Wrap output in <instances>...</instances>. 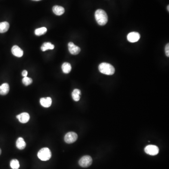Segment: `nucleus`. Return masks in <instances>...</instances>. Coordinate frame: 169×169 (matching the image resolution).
Returning a JSON list of instances; mask_svg holds the SVG:
<instances>
[{
	"label": "nucleus",
	"instance_id": "nucleus-1",
	"mask_svg": "<svg viewBox=\"0 0 169 169\" xmlns=\"http://www.w3.org/2000/svg\"><path fill=\"white\" fill-rule=\"evenodd\" d=\"M95 18L97 23L100 25H104L108 21V17L104 10L99 9L95 12Z\"/></svg>",
	"mask_w": 169,
	"mask_h": 169
},
{
	"label": "nucleus",
	"instance_id": "nucleus-2",
	"mask_svg": "<svg viewBox=\"0 0 169 169\" xmlns=\"http://www.w3.org/2000/svg\"><path fill=\"white\" fill-rule=\"evenodd\" d=\"M99 70L100 72L107 75H112L115 71L114 67L112 65L106 63H102L99 66Z\"/></svg>",
	"mask_w": 169,
	"mask_h": 169
},
{
	"label": "nucleus",
	"instance_id": "nucleus-3",
	"mask_svg": "<svg viewBox=\"0 0 169 169\" xmlns=\"http://www.w3.org/2000/svg\"><path fill=\"white\" fill-rule=\"evenodd\" d=\"M51 151L47 148H42L38 153V158L43 161L49 160L51 158Z\"/></svg>",
	"mask_w": 169,
	"mask_h": 169
},
{
	"label": "nucleus",
	"instance_id": "nucleus-4",
	"mask_svg": "<svg viewBox=\"0 0 169 169\" xmlns=\"http://www.w3.org/2000/svg\"><path fill=\"white\" fill-rule=\"evenodd\" d=\"M92 162H93V160L90 156L84 155L80 159L78 164H79V165L82 167L87 168L91 166Z\"/></svg>",
	"mask_w": 169,
	"mask_h": 169
},
{
	"label": "nucleus",
	"instance_id": "nucleus-5",
	"mask_svg": "<svg viewBox=\"0 0 169 169\" xmlns=\"http://www.w3.org/2000/svg\"><path fill=\"white\" fill-rule=\"evenodd\" d=\"M77 139V134L73 132H69L65 136V141L68 144L74 143Z\"/></svg>",
	"mask_w": 169,
	"mask_h": 169
},
{
	"label": "nucleus",
	"instance_id": "nucleus-6",
	"mask_svg": "<svg viewBox=\"0 0 169 169\" xmlns=\"http://www.w3.org/2000/svg\"><path fill=\"white\" fill-rule=\"evenodd\" d=\"M144 150L147 154L150 155H155L158 154L159 149L157 146L149 145L145 147Z\"/></svg>",
	"mask_w": 169,
	"mask_h": 169
},
{
	"label": "nucleus",
	"instance_id": "nucleus-7",
	"mask_svg": "<svg viewBox=\"0 0 169 169\" xmlns=\"http://www.w3.org/2000/svg\"><path fill=\"white\" fill-rule=\"evenodd\" d=\"M141 35L137 32H131L127 35V40L132 43L137 42L140 39Z\"/></svg>",
	"mask_w": 169,
	"mask_h": 169
},
{
	"label": "nucleus",
	"instance_id": "nucleus-8",
	"mask_svg": "<svg viewBox=\"0 0 169 169\" xmlns=\"http://www.w3.org/2000/svg\"><path fill=\"white\" fill-rule=\"evenodd\" d=\"M69 51L70 53L72 55H76L80 53V49L78 46H76L72 42H69L68 43Z\"/></svg>",
	"mask_w": 169,
	"mask_h": 169
},
{
	"label": "nucleus",
	"instance_id": "nucleus-9",
	"mask_svg": "<svg viewBox=\"0 0 169 169\" xmlns=\"http://www.w3.org/2000/svg\"><path fill=\"white\" fill-rule=\"evenodd\" d=\"M16 118L21 123H26L30 120V115L28 113L23 112L17 115Z\"/></svg>",
	"mask_w": 169,
	"mask_h": 169
},
{
	"label": "nucleus",
	"instance_id": "nucleus-10",
	"mask_svg": "<svg viewBox=\"0 0 169 169\" xmlns=\"http://www.w3.org/2000/svg\"><path fill=\"white\" fill-rule=\"evenodd\" d=\"M11 52L13 55L18 57H21L23 55V51L19 47V46L15 45L12 47Z\"/></svg>",
	"mask_w": 169,
	"mask_h": 169
},
{
	"label": "nucleus",
	"instance_id": "nucleus-11",
	"mask_svg": "<svg viewBox=\"0 0 169 169\" xmlns=\"http://www.w3.org/2000/svg\"><path fill=\"white\" fill-rule=\"evenodd\" d=\"M52 99L50 97L41 98L40 99V103L42 106L45 108H49L50 107L52 104Z\"/></svg>",
	"mask_w": 169,
	"mask_h": 169
},
{
	"label": "nucleus",
	"instance_id": "nucleus-12",
	"mask_svg": "<svg viewBox=\"0 0 169 169\" xmlns=\"http://www.w3.org/2000/svg\"><path fill=\"white\" fill-rule=\"evenodd\" d=\"M10 90V87L8 83H4L0 86V95H5L8 94Z\"/></svg>",
	"mask_w": 169,
	"mask_h": 169
},
{
	"label": "nucleus",
	"instance_id": "nucleus-13",
	"mask_svg": "<svg viewBox=\"0 0 169 169\" xmlns=\"http://www.w3.org/2000/svg\"><path fill=\"white\" fill-rule=\"evenodd\" d=\"M53 11L56 15L61 16L65 13V10L63 7L56 5L53 7Z\"/></svg>",
	"mask_w": 169,
	"mask_h": 169
},
{
	"label": "nucleus",
	"instance_id": "nucleus-14",
	"mask_svg": "<svg viewBox=\"0 0 169 169\" xmlns=\"http://www.w3.org/2000/svg\"><path fill=\"white\" fill-rule=\"evenodd\" d=\"M26 143L23 138H19L16 142V146L18 149L23 150L26 147Z\"/></svg>",
	"mask_w": 169,
	"mask_h": 169
},
{
	"label": "nucleus",
	"instance_id": "nucleus-15",
	"mask_svg": "<svg viewBox=\"0 0 169 169\" xmlns=\"http://www.w3.org/2000/svg\"><path fill=\"white\" fill-rule=\"evenodd\" d=\"M10 28V25L7 22L0 23V33H4L7 32Z\"/></svg>",
	"mask_w": 169,
	"mask_h": 169
},
{
	"label": "nucleus",
	"instance_id": "nucleus-16",
	"mask_svg": "<svg viewBox=\"0 0 169 169\" xmlns=\"http://www.w3.org/2000/svg\"><path fill=\"white\" fill-rule=\"evenodd\" d=\"M80 95H81V91L78 89H75L74 90L72 93V97L74 101L78 102L79 101L80 98Z\"/></svg>",
	"mask_w": 169,
	"mask_h": 169
},
{
	"label": "nucleus",
	"instance_id": "nucleus-17",
	"mask_svg": "<svg viewBox=\"0 0 169 169\" xmlns=\"http://www.w3.org/2000/svg\"><path fill=\"white\" fill-rule=\"evenodd\" d=\"M55 46L50 42H45L42 44L41 47V49L42 51H45L47 50H52L54 49Z\"/></svg>",
	"mask_w": 169,
	"mask_h": 169
},
{
	"label": "nucleus",
	"instance_id": "nucleus-18",
	"mask_svg": "<svg viewBox=\"0 0 169 169\" xmlns=\"http://www.w3.org/2000/svg\"><path fill=\"white\" fill-rule=\"evenodd\" d=\"M62 69L63 73L68 74L70 73L71 70V66L70 63H65L63 64L62 66Z\"/></svg>",
	"mask_w": 169,
	"mask_h": 169
},
{
	"label": "nucleus",
	"instance_id": "nucleus-19",
	"mask_svg": "<svg viewBox=\"0 0 169 169\" xmlns=\"http://www.w3.org/2000/svg\"><path fill=\"white\" fill-rule=\"evenodd\" d=\"M47 32V29L43 27L36 29L34 32H35V35L37 36H41Z\"/></svg>",
	"mask_w": 169,
	"mask_h": 169
},
{
	"label": "nucleus",
	"instance_id": "nucleus-20",
	"mask_svg": "<svg viewBox=\"0 0 169 169\" xmlns=\"http://www.w3.org/2000/svg\"><path fill=\"white\" fill-rule=\"evenodd\" d=\"M10 166L12 169H19L20 167V164L17 159H13L10 161Z\"/></svg>",
	"mask_w": 169,
	"mask_h": 169
},
{
	"label": "nucleus",
	"instance_id": "nucleus-21",
	"mask_svg": "<svg viewBox=\"0 0 169 169\" xmlns=\"http://www.w3.org/2000/svg\"><path fill=\"white\" fill-rule=\"evenodd\" d=\"M22 82L23 84H25V86H27L32 83V80L30 78L25 77L23 79Z\"/></svg>",
	"mask_w": 169,
	"mask_h": 169
},
{
	"label": "nucleus",
	"instance_id": "nucleus-22",
	"mask_svg": "<svg viewBox=\"0 0 169 169\" xmlns=\"http://www.w3.org/2000/svg\"><path fill=\"white\" fill-rule=\"evenodd\" d=\"M165 51H166V55L167 57L169 56V43L167 44L166 46V48H165Z\"/></svg>",
	"mask_w": 169,
	"mask_h": 169
},
{
	"label": "nucleus",
	"instance_id": "nucleus-23",
	"mask_svg": "<svg viewBox=\"0 0 169 169\" xmlns=\"http://www.w3.org/2000/svg\"><path fill=\"white\" fill-rule=\"evenodd\" d=\"M28 74L27 71H26V70H24V71H23L22 73V76L24 77H27Z\"/></svg>",
	"mask_w": 169,
	"mask_h": 169
},
{
	"label": "nucleus",
	"instance_id": "nucleus-24",
	"mask_svg": "<svg viewBox=\"0 0 169 169\" xmlns=\"http://www.w3.org/2000/svg\"><path fill=\"white\" fill-rule=\"evenodd\" d=\"M1 148H0V155H1Z\"/></svg>",
	"mask_w": 169,
	"mask_h": 169
},
{
	"label": "nucleus",
	"instance_id": "nucleus-25",
	"mask_svg": "<svg viewBox=\"0 0 169 169\" xmlns=\"http://www.w3.org/2000/svg\"><path fill=\"white\" fill-rule=\"evenodd\" d=\"M169 6L168 5V7H167V9H168V11H169Z\"/></svg>",
	"mask_w": 169,
	"mask_h": 169
},
{
	"label": "nucleus",
	"instance_id": "nucleus-26",
	"mask_svg": "<svg viewBox=\"0 0 169 169\" xmlns=\"http://www.w3.org/2000/svg\"><path fill=\"white\" fill-rule=\"evenodd\" d=\"M33 1H41V0H33Z\"/></svg>",
	"mask_w": 169,
	"mask_h": 169
}]
</instances>
